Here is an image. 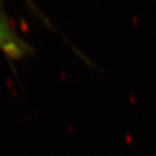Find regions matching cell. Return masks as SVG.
<instances>
[{"label":"cell","mask_w":156,"mask_h":156,"mask_svg":"<svg viewBox=\"0 0 156 156\" xmlns=\"http://www.w3.org/2000/svg\"><path fill=\"white\" fill-rule=\"evenodd\" d=\"M3 1L0 0V51L10 62L22 60L34 53L33 48L20 35L12 19L3 9Z\"/></svg>","instance_id":"cell-1"},{"label":"cell","mask_w":156,"mask_h":156,"mask_svg":"<svg viewBox=\"0 0 156 156\" xmlns=\"http://www.w3.org/2000/svg\"><path fill=\"white\" fill-rule=\"evenodd\" d=\"M2 1H3V0H2ZM24 1L27 3V5L29 7V9H30V11H32V12H34L36 15H38L39 19H41L44 23H47L48 25H50V22L48 21V19H46V17H44V15L42 14V13L38 10V8L36 7V5H35V2H34V0H24Z\"/></svg>","instance_id":"cell-2"},{"label":"cell","mask_w":156,"mask_h":156,"mask_svg":"<svg viewBox=\"0 0 156 156\" xmlns=\"http://www.w3.org/2000/svg\"><path fill=\"white\" fill-rule=\"evenodd\" d=\"M155 156H156V155H155Z\"/></svg>","instance_id":"cell-3"}]
</instances>
